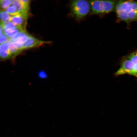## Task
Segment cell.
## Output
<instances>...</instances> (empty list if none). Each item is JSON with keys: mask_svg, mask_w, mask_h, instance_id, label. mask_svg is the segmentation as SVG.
Listing matches in <instances>:
<instances>
[{"mask_svg": "<svg viewBox=\"0 0 137 137\" xmlns=\"http://www.w3.org/2000/svg\"><path fill=\"white\" fill-rule=\"evenodd\" d=\"M115 10L119 20L126 22L128 24L130 22L128 14L123 10L120 1L116 2Z\"/></svg>", "mask_w": 137, "mask_h": 137, "instance_id": "5", "label": "cell"}, {"mask_svg": "<svg viewBox=\"0 0 137 137\" xmlns=\"http://www.w3.org/2000/svg\"><path fill=\"white\" fill-rule=\"evenodd\" d=\"M1 16V14H0V16Z\"/></svg>", "mask_w": 137, "mask_h": 137, "instance_id": "23", "label": "cell"}, {"mask_svg": "<svg viewBox=\"0 0 137 137\" xmlns=\"http://www.w3.org/2000/svg\"><path fill=\"white\" fill-rule=\"evenodd\" d=\"M12 58L8 42L0 45V61L7 60Z\"/></svg>", "mask_w": 137, "mask_h": 137, "instance_id": "7", "label": "cell"}, {"mask_svg": "<svg viewBox=\"0 0 137 137\" xmlns=\"http://www.w3.org/2000/svg\"><path fill=\"white\" fill-rule=\"evenodd\" d=\"M30 36L25 31H23L19 32L15 36L10 39L18 48L22 51L23 45Z\"/></svg>", "mask_w": 137, "mask_h": 137, "instance_id": "4", "label": "cell"}, {"mask_svg": "<svg viewBox=\"0 0 137 137\" xmlns=\"http://www.w3.org/2000/svg\"><path fill=\"white\" fill-rule=\"evenodd\" d=\"M23 31H25V30L21 27H18L10 31L4 32V33L10 39L13 38L20 32Z\"/></svg>", "mask_w": 137, "mask_h": 137, "instance_id": "11", "label": "cell"}, {"mask_svg": "<svg viewBox=\"0 0 137 137\" xmlns=\"http://www.w3.org/2000/svg\"><path fill=\"white\" fill-rule=\"evenodd\" d=\"M90 6V3L86 1H72L70 4L72 14L77 20L82 19L89 12Z\"/></svg>", "mask_w": 137, "mask_h": 137, "instance_id": "1", "label": "cell"}, {"mask_svg": "<svg viewBox=\"0 0 137 137\" xmlns=\"http://www.w3.org/2000/svg\"><path fill=\"white\" fill-rule=\"evenodd\" d=\"M129 20L131 22H137V11L132 10L128 13Z\"/></svg>", "mask_w": 137, "mask_h": 137, "instance_id": "16", "label": "cell"}, {"mask_svg": "<svg viewBox=\"0 0 137 137\" xmlns=\"http://www.w3.org/2000/svg\"><path fill=\"white\" fill-rule=\"evenodd\" d=\"M7 42L9 44V49L12 58L15 57L21 51L10 39H9Z\"/></svg>", "mask_w": 137, "mask_h": 137, "instance_id": "9", "label": "cell"}, {"mask_svg": "<svg viewBox=\"0 0 137 137\" xmlns=\"http://www.w3.org/2000/svg\"><path fill=\"white\" fill-rule=\"evenodd\" d=\"M46 43V42L37 39L30 36L27 41L23 44L22 50L38 46Z\"/></svg>", "mask_w": 137, "mask_h": 137, "instance_id": "6", "label": "cell"}, {"mask_svg": "<svg viewBox=\"0 0 137 137\" xmlns=\"http://www.w3.org/2000/svg\"><path fill=\"white\" fill-rule=\"evenodd\" d=\"M4 33V32L2 26L0 23V37Z\"/></svg>", "mask_w": 137, "mask_h": 137, "instance_id": "22", "label": "cell"}, {"mask_svg": "<svg viewBox=\"0 0 137 137\" xmlns=\"http://www.w3.org/2000/svg\"><path fill=\"white\" fill-rule=\"evenodd\" d=\"M20 1L25 6L27 7H29V5L30 1L29 0H20Z\"/></svg>", "mask_w": 137, "mask_h": 137, "instance_id": "21", "label": "cell"}, {"mask_svg": "<svg viewBox=\"0 0 137 137\" xmlns=\"http://www.w3.org/2000/svg\"><path fill=\"white\" fill-rule=\"evenodd\" d=\"M0 23L3 28V32L10 31L19 27L10 21L3 23L0 22Z\"/></svg>", "mask_w": 137, "mask_h": 137, "instance_id": "10", "label": "cell"}, {"mask_svg": "<svg viewBox=\"0 0 137 137\" xmlns=\"http://www.w3.org/2000/svg\"><path fill=\"white\" fill-rule=\"evenodd\" d=\"M132 1H120L123 10L127 14L132 10Z\"/></svg>", "mask_w": 137, "mask_h": 137, "instance_id": "12", "label": "cell"}, {"mask_svg": "<svg viewBox=\"0 0 137 137\" xmlns=\"http://www.w3.org/2000/svg\"><path fill=\"white\" fill-rule=\"evenodd\" d=\"M1 14L0 22L3 23L10 21L11 15L5 11H0Z\"/></svg>", "mask_w": 137, "mask_h": 137, "instance_id": "14", "label": "cell"}, {"mask_svg": "<svg viewBox=\"0 0 137 137\" xmlns=\"http://www.w3.org/2000/svg\"><path fill=\"white\" fill-rule=\"evenodd\" d=\"M28 15L27 13L18 14L12 16L10 21L16 26L25 30Z\"/></svg>", "mask_w": 137, "mask_h": 137, "instance_id": "3", "label": "cell"}, {"mask_svg": "<svg viewBox=\"0 0 137 137\" xmlns=\"http://www.w3.org/2000/svg\"><path fill=\"white\" fill-rule=\"evenodd\" d=\"M132 10L137 11V1H132Z\"/></svg>", "mask_w": 137, "mask_h": 137, "instance_id": "20", "label": "cell"}, {"mask_svg": "<svg viewBox=\"0 0 137 137\" xmlns=\"http://www.w3.org/2000/svg\"><path fill=\"white\" fill-rule=\"evenodd\" d=\"M130 75L134 76L137 79V64L133 66Z\"/></svg>", "mask_w": 137, "mask_h": 137, "instance_id": "19", "label": "cell"}, {"mask_svg": "<svg viewBox=\"0 0 137 137\" xmlns=\"http://www.w3.org/2000/svg\"><path fill=\"white\" fill-rule=\"evenodd\" d=\"M12 4L16 7L18 14L28 13L29 7H27L25 6L20 0H12Z\"/></svg>", "mask_w": 137, "mask_h": 137, "instance_id": "8", "label": "cell"}, {"mask_svg": "<svg viewBox=\"0 0 137 137\" xmlns=\"http://www.w3.org/2000/svg\"><path fill=\"white\" fill-rule=\"evenodd\" d=\"M125 56L131 61L133 66L137 64V50Z\"/></svg>", "mask_w": 137, "mask_h": 137, "instance_id": "15", "label": "cell"}, {"mask_svg": "<svg viewBox=\"0 0 137 137\" xmlns=\"http://www.w3.org/2000/svg\"><path fill=\"white\" fill-rule=\"evenodd\" d=\"M12 3V0H0V10L5 11Z\"/></svg>", "mask_w": 137, "mask_h": 137, "instance_id": "13", "label": "cell"}, {"mask_svg": "<svg viewBox=\"0 0 137 137\" xmlns=\"http://www.w3.org/2000/svg\"><path fill=\"white\" fill-rule=\"evenodd\" d=\"M5 11L11 16L18 14L16 7L12 4L9 6Z\"/></svg>", "mask_w": 137, "mask_h": 137, "instance_id": "17", "label": "cell"}, {"mask_svg": "<svg viewBox=\"0 0 137 137\" xmlns=\"http://www.w3.org/2000/svg\"><path fill=\"white\" fill-rule=\"evenodd\" d=\"M116 2L114 1H91L90 3L92 13L103 14L115 10Z\"/></svg>", "mask_w": 137, "mask_h": 137, "instance_id": "2", "label": "cell"}, {"mask_svg": "<svg viewBox=\"0 0 137 137\" xmlns=\"http://www.w3.org/2000/svg\"><path fill=\"white\" fill-rule=\"evenodd\" d=\"M9 39L7 36L4 33L0 37V44L7 42Z\"/></svg>", "mask_w": 137, "mask_h": 137, "instance_id": "18", "label": "cell"}]
</instances>
